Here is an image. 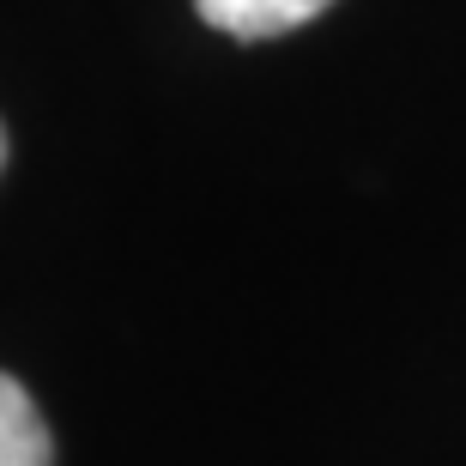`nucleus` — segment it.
Listing matches in <instances>:
<instances>
[{
    "mask_svg": "<svg viewBox=\"0 0 466 466\" xmlns=\"http://www.w3.org/2000/svg\"><path fill=\"white\" fill-rule=\"evenodd\" d=\"M333 0H194L200 25L237 43H273L285 31H303L309 18H321Z\"/></svg>",
    "mask_w": 466,
    "mask_h": 466,
    "instance_id": "f257e3e1",
    "label": "nucleus"
},
{
    "mask_svg": "<svg viewBox=\"0 0 466 466\" xmlns=\"http://www.w3.org/2000/svg\"><path fill=\"white\" fill-rule=\"evenodd\" d=\"M0 466H55L49 424L25 394V381L0 370Z\"/></svg>",
    "mask_w": 466,
    "mask_h": 466,
    "instance_id": "f03ea898",
    "label": "nucleus"
},
{
    "mask_svg": "<svg viewBox=\"0 0 466 466\" xmlns=\"http://www.w3.org/2000/svg\"><path fill=\"white\" fill-rule=\"evenodd\" d=\"M0 170H6V121H0Z\"/></svg>",
    "mask_w": 466,
    "mask_h": 466,
    "instance_id": "7ed1b4c3",
    "label": "nucleus"
}]
</instances>
